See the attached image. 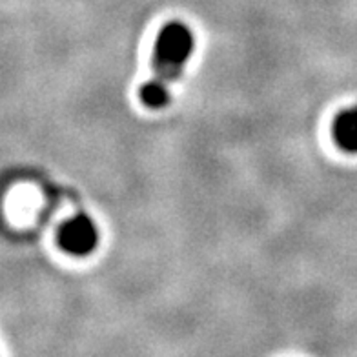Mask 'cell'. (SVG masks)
I'll list each match as a JSON object with an SVG mask.
<instances>
[{"instance_id":"cell-1","label":"cell","mask_w":357,"mask_h":357,"mask_svg":"<svg viewBox=\"0 0 357 357\" xmlns=\"http://www.w3.org/2000/svg\"><path fill=\"white\" fill-rule=\"evenodd\" d=\"M193 53V35L183 22H169L160 29L155 43L153 79L166 86H172L175 79L183 73L186 62Z\"/></svg>"},{"instance_id":"cell-2","label":"cell","mask_w":357,"mask_h":357,"mask_svg":"<svg viewBox=\"0 0 357 357\" xmlns=\"http://www.w3.org/2000/svg\"><path fill=\"white\" fill-rule=\"evenodd\" d=\"M59 245L68 254L75 257H84L91 254L99 245V231L95 222L88 215H77L61 226Z\"/></svg>"},{"instance_id":"cell-3","label":"cell","mask_w":357,"mask_h":357,"mask_svg":"<svg viewBox=\"0 0 357 357\" xmlns=\"http://www.w3.org/2000/svg\"><path fill=\"white\" fill-rule=\"evenodd\" d=\"M334 139L344 151L357 153V108L339 113L334 123Z\"/></svg>"},{"instance_id":"cell-4","label":"cell","mask_w":357,"mask_h":357,"mask_svg":"<svg viewBox=\"0 0 357 357\" xmlns=\"http://www.w3.org/2000/svg\"><path fill=\"white\" fill-rule=\"evenodd\" d=\"M169 86L162 84L159 80L150 79L141 88V100L151 109H159L169 102Z\"/></svg>"}]
</instances>
